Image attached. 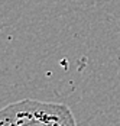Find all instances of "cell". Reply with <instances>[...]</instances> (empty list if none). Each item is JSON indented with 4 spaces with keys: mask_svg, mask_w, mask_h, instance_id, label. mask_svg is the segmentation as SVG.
Returning a JSON list of instances; mask_svg holds the SVG:
<instances>
[{
    "mask_svg": "<svg viewBox=\"0 0 120 126\" xmlns=\"http://www.w3.org/2000/svg\"><path fill=\"white\" fill-rule=\"evenodd\" d=\"M0 126H77V122L67 104L23 99L0 109Z\"/></svg>",
    "mask_w": 120,
    "mask_h": 126,
    "instance_id": "cell-1",
    "label": "cell"
}]
</instances>
